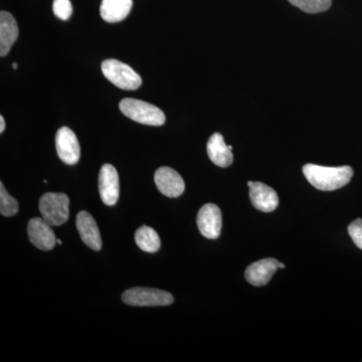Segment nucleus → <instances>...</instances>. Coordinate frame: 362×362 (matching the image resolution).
<instances>
[{"label": "nucleus", "instance_id": "nucleus-6", "mask_svg": "<svg viewBox=\"0 0 362 362\" xmlns=\"http://www.w3.org/2000/svg\"><path fill=\"white\" fill-rule=\"evenodd\" d=\"M199 232L204 238L216 240L220 237L223 228V216L220 207L214 204H204L197 218Z\"/></svg>", "mask_w": 362, "mask_h": 362}, {"label": "nucleus", "instance_id": "nucleus-7", "mask_svg": "<svg viewBox=\"0 0 362 362\" xmlns=\"http://www.w3.org/2000/svg\"><path fill=\"white\" fill-rule=\"evenodd\" d=\"M56 149L59 158L68 165L80 160L81 148L77 136L69 127L59 128L56 135Z\"/></svg>", "mask_w": 362, "mask_h": 362}, {"label": "nucleus", "instance_id": "nucleus-12", "mask_svg": "<svg viewBox=\"0 0 362 362\" xmlns=\"http://www.w3.org/2000/svg\"><path fill=\"white\" fill-rule=\"evenodd\" d=\"M250 199L252 206L263 213H272L279 206V197L273 188L265 183L255 182L250 187Z\"/></svg>", "mask_w": 362, "mask_h": 362}, {"label": "nucleus", "instance_id": "nucleus-18", "mask_svg": "<svg viewBox=\"0 0 362 362\" xmlns=\"http://www.w3.org/2000/svg\"><path fill=\"white\" fill-rule=\"evenodd\" d=\"M290 4L307 13H323L330 8L331 0H289Z\"/></svg>", "mask_w": 362, "mask_h": 362}, {"label": "nucleus", "instance_id": "nucleus-10", "mask_svg": "<svg viewBox=\"0 0 362 362\" xmlns=\"http://www.w3.org/2000/svg\"><path fill=\"white\" fill-rule=\"evenodd\" d=\"M154 181L162 194L168 197H178L185 192V183L175 169L164 166L157 169Z\"/></svg>", "mask_w": 362, "mask_h": 362}, {"label": "nucleus", "instance_id": "nucleus-11", "mask_svg": "<svg viewBox=\"0 0 362 362\" xmlns=\"http://www.w3.org/2000/svg\"><path fill=\"white\" fill-rule=\"evenodd\" d=\"M78 232L86 246L94 251L102 249L101 233L95 218L88 211H80L76 220Z\"/></svg>", "mask_w": 362, "mask_h": 362}, {"label": "nucleus", "instance_id": "nucleus-22", "mask_svg": "<svg viewBox=\"0 0 362 362\" xmlns=\"http://www.w3.org/2000/svg\"><path fill=\"white\" fill-rule=\"evenodd\" d=\"M4 130H6V121L4 116H0V133H4Z\"/></svg>", "mask_w": 362, "mask_h": 362}, {"label": "nucleus", "instance_id": "nucleus-15", "mask_svg": "<svg viewBox=\"0 0 362 362\" xmlns=\"http://www.w3.org/2000/svg\"><path fill=\"white\" fill-rule=\"evenodd\" d=\"M18 25L13 14L0 13V56L6 57L18 37Z\"/></svg>", "mask_w": 362, "mask_h": 362}, {"label": "nucleus", "instance_id": "nucleus-9", "mask_svg": "<svg viewBox=\"0 0 362 362\" xmlns=\"http://www.w3.org/2000/svg\"><path fill=\"white\" fill-rule=\"evenodd\" d=\"M28 233L33 246L42 251H51L58 240L52 226L42 218H35L28 221Z\"/></svg>", "mask_w": 362, "mask_h": 362}, {"label": "nucleus", "instance_id": "nucleus-25", "mask_svg": "<svg viewBox=\"0 0 362 362\" xmlns=\"http://www.w3.org/2000/svg\"><path fill=\"white\" fill-rule=\"evenodd\" d=\"M13 66L14 70H16V69H18V64L14 63Z\"/></svg>", "mask_w": 362, "mask_h": 362}, {"label": "nucleus", "instance_id": "nucleus-19", "mask_svg": "<svg viewBox=\"0 0 362 362\" xmlns=\"http://www.w3.org/2000/svg\"><path fill=\"white\" fill-rule=\"evenodd\" d=\"M18 201L8 194L4 183H0V214L4 216H13L18 213Z\"/></svg>", "mask_w": 362, "mask_h": 362}, {"label": "nucleus", "instance_id": "nucleus-2", "mask_svg": "<svg viewBox=\"0 0 362 362\" xmlns=\"http://www.w3.org/2000/svg\"><path fill=\"white\" fill-rule=\"evenodd\" d=\"M119 107L124 115L144 125L161 126L166 121L165 114L161 109L141 100L126 98L120 102Z\"/></svg>", "mask_w": 362, "mask_h": 362}, {"label": "nucleus", "instance_id": "nucleus-3", "mask_svg": "<svg viewBox=\"0 0 362 362\" xmlns=\"http://www.w3.org/2000/svg\"><path fill=\"white\" fill-rule=\"evenodd\" d=\"M40 211L42 218L52 226L64 225L70 216V199L65 194L49 192L40 197Z\"/></svg>", "mask_w": 362, "mask_h": 362}, {"label": "nucleus", "instance_id": "nucleus-24", "mask_svg": "<svg viewBox=\"0 0 362 362\" xmlns=\"http://www.w3.org/2000/svg\"><path fill=\"white\" fill-rule=\"evenodd\" d=\"M252 183H254V181H249V182H247V187H251L252 185Z\"/></svg>", "mask_w": 362, "mask_h": 362}, {"label": "nucleus", "instance_id": "nucleus-1", "mask_svg": "<svg viewBox=\"0 0 362 362\" xmlns=\"http://www.w3.org/2000/svg\"><path fill=\"white\" fill-rule=\"evenodd\" d=\"M306 180L317 189L332 192L349 185L354 176V169L350 166L325 168L316 164H306L303 168Z\"/></svg>", "mask_w": 362, "mask_h": 362}, {"label": "nucleus", "instance_id": "nucleus-26", "mask_svg": "<svg viewBox=\"0 0 362 362\" xmlns=\"http://www.w3.org/2000/svg\"><path fill=\"white\" fill-rule=\"evenodd\" d=\"M57 243H58L59 245H63V242H62L61 240H57Z\"/></svg>", "mask_w": 362, "mask_h": 362}, {"label": "nucleus", "instance_id": "nucleus-5", "mask_svg": "<svg viewBox=\"0 0 362 362\" xmlns=\"http://www.w3.org/2000/svg\"><path fill=\"white\" fill-rule=\"evenodd\" d=\"M122 300L130 306L139 307L168 306L175 302L170 293L151 288H132L123 293Z\"/></svg>", "mask_w": 362, "mask_h": 362}, {"label": "nucleus", "instance_id": "nucleus-20", "mask_svg": "<svg viewBox=\"0 0 362 362\" xmlns=\"http://www.w3.org/2000/svg\"><path fill=\"white\" fill-rule=\"evenodd\" d=\"M52 11L57 18H61L62 21H68L73 13V6L70 0H54Z\"/></svg>", "mask_w": 362, "mask_h": 362}, {"label": "nucleus", "instance_id": "nucleus-8", "mask_svg": "<svg viewBox=\"0 0 362 362\" xmlns=\"http://www.w3.org/2000/svg\"><path fill=\"white\" fill-rule=\"evenodd\" d=\"M99 192L106 206H115L120 194L119 175L111 164H104L99 173Z\"/></svg>", "mask_w": 362, "mask_h": 362}, {"label": "nucleus", "instance_id": "nucleus-21", "mask_svg": "<svg viewBox=\"0 0 362 362\" xmlns=\"http://www.w3.org/2000/svg\"><path fill=\"white\" fill-rule=\"evenodd\" d=\"M349 233L350 238L354 240L357 247L362 250V220L356 218V221H351L349 226Z\"/></svg>", "mask_w": 362, "mask_h": 362}, {"label": "nucleus", "instance_id": "nucleus-23", "mask_svg": "<svg viewBox=\"0 0 362 362\" xmlns=\"http://www.w3.org/2000/svg\"><path fill=\"white\" fill-rule=\"evenodd\" d=\"M285 265L283 263H279V269H285Z\"/></svg>", "mask_w": 362, "mask_h": 362}, {"label": "nucleus", "instance_id": "nucleus-17", "mask_svg": "<svg viewBox=\"0 0 362 362\" xmlns=\"http://www.w3.org/2000/svg\"><path fill=\"white\" fill-rule=\"evenodd\" d=\"M135 242L139 249L146 252H156L161 246L158 233L147 226H143L136 230Z\"/></svg>", "mask_w": 362, "mask_h": 362}, {"label": "nucleus", "instance_id": "nucleus-4", "mask_svg": "<svg viewBox=\"0 0 362 362\" xmlns=\"http://www.w3.org/2000/svg\"><path fill=\"white\" fill-rule=\"evenodd\" d=\"M105 77L123 90H136L142 85V78L131 66L117 59H109L102 63Z\"/></svg>", "mask_w": 362, "mask_h": 362}, {"label": "nucleus", "instance_id": "nucleus-16", "mask_svg": "<svg viewBox=\"0 0 362 362\" xmlns=\"http://www.w3.org/2000/svg\"><path fill=\"white\" fill-rule=\"evenodd\" d=\"M133 6V0H102L100 14L107 23H119L127 18Z\"/></svg>", "mask_w": 362, "mask_h": 362}, {"label": "nucleus", "instance_id": "nucleus-13", "mask_svg": "<svg viewBox=\"0 0 362 362\" xmlns=\"http://www.w3.org/2000/svg\"><path fill=\"white\" fill-rule=\"evenodd\" d=\"M279 263L276 259H264L255 262L247 267L245 277L250 284L261 287L270 282L275 272L279 269Z\"/></svg>", "mask_w": 362, "mask_h": 362}, {"label": "nucleus", "instance_id": "nucleus-14", "mask_svg": "<svg viewBox=\"0 0 362 362\" xmlns=\"http://www.w3.org/2000/svg\"><path fill=\"white\" fill-rule=\"evenodd\" d=\"M207 156L216 165L220 168H228L232 165L233 156V146L226 144L223 136L221 133H214L211 136L206 145Z\"/></svg>", "mask_w": 362, "mask_h": 362}]
</instances>
